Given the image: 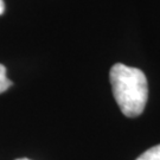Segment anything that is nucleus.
Listing matches in <instances>:
<instances>
[{"mask_svg": "<svg viewBox=\"0 0 160 160\" xmlns=\"http://www.w3.org/2000/svg\"><path fill=\"white\" fill-rule=\"evenodd\" d=\"M113 95L121 112L128 118L142 114L148 98L147 78L140 69L114 64L109 72Z\"/></svg>", "mask_w": 160, "mask_h": 160, "instance_id": "obj_1", "label": "nucleus"}, {"mask_svg": "<svg viewBox=\"0 0 160 160\" xmlns=\"http://www.w3.org/2000/svg\"><path fill=\"white\" fill-rule=\"evenodd\" d=\"M137 160H160V145H157V146L148 148Z\"/></svg>", "mask_w": 160, "mask_h": 160, "instance_id": "obj_2", "label": "nucleus"}, {"mask_svg": "<svg viewBox=\"0 0 160 160\" xmlns=\"http://www.w3.org/2000/svg\"><path fill=\"white\" fill-rule=\"evenodd\" d=\"M12 86V81H10L6 76V68L0 64V94L6 92Z\"/></svg>", "mask_w": 160, "mask_h": 160, "instance_id": "obj_3", "label": "nucleus"}, {"mask_svg": "<svg viewBox=\"0 0 160 160\" xmlns=\"http://www.w3.org/2000/svg\"><path fill=\"white\" fill-rule=\"evenodd\" d=\"M5 11V4H4V0H0V16L4 13Z\"/></svg>", "mask_w": 160, "mask_h": 160, "instance_id": "obj_4", "label": "nucleus"}, {"mask_svg": "<svg viewBox=\"0 0 160 160\" xmlns=\"http://www.w3.org/2000/svg\"><path fill=\"white\" fill-rule=\"evenodd\" d=\"M17 160H30V159H26V158H23V159H17Z\"/></svg>", "mask_w": 160, "mask_h": 160, "instance_id": "obj_5", "label": "nucleus"}]
</instances>
